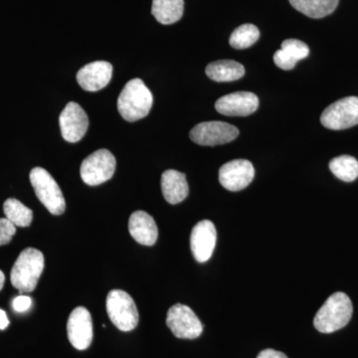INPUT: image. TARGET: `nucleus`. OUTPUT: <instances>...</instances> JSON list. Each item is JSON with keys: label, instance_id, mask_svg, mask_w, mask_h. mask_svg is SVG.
<instances>
[{"label": "nucleus", "instance_id": "1", "mask_svg": "<svg viewBox=\"0 0 358 358\" xmlns=\"http://www.w3.org/2000/svg\"><path fill=\"white\" fill-rule=\"evenodd\" d=\"M353 307L350 296L338 292L329 296L313 320V326L322 334L343 329L352 319Z\"/></svg>", "mask_w": 358, "mask_h": 358}, {"label": "nucleus", "instance_id": "2", "mask_svg": "<svg viewBox=\"0 0 358 358\" xmlns=\"http://www.w3.org/2000/svg\"><path fill=\"white\" fill-rule=\"evenodd\" d=\"M154 98L152 92L145 86L143 80L136 78L124 87L119 99L117 110L122 119L136 122L147 117L152 107Z\"/></svg>", "mask_w": 358, "mask_h": 358}, {"label": "nucleus", "instance_id": "3", "mask_svg": "<svg viewBox=\"0 0 358 358\" xmlns=\"http://www.w3.org/2000/svg\"><path fill=\"white\" fill-rule=\"evenodd\" d=\"M43 270L42 252L34 248L23 250L11 270V284L20 294L31 293L36 288Z\"/></svg>", "mask_w": 358, "mask_h": 358}, {"label": "nucleus", "instance_id": "4", "mask_svg": "<svg viewBox=\"0 0 358 358\" xmlns=\"http://www.w3.org/2000/svg\"><path fill=\"white\" fill-rule=\"evenodd\" d=\"M30 181L36 196L53 215L64 213L66 202L61 188L50 173L42 167H34L30 173Z\"/></svg>", "mask_w": 358, "mask_h": 358}, {"label": "nucleus", "instance_id": "5", "mask_svg": "<svg viewBox=\"0 0 358 358\" xmlns=\"http://www.w3.org/2000/svg\"><path fill=\"white\" fill-rule=\"evenodd\" d=\"M107 313L110 322L122 331H131L138 324V312L131 296L122 289H113L107 296Z\"/></svg>", "mask_w": 358, "mask_h": 358}, {"label": "nucleus", "instance_id": "6", "mask_svg": "<svg viewBox=\"0 0 358 358\" xmlns=\"http://www.w3.org/2000/svg\"><path fill=\"white\" fill-rule=\"evenodd\" d=\"M115 159L110 150H99L90 155L81 164V178L86 185L96 186L110 180L115 171Z\"/></svg>", "mask_w": 358, "mask_h": 358}, {"label": "nucleus", "instance_id": "7", "mask_svg": "<svg viewBox=\"0 0 358 358\" xmlns=\"http://www.w3.org/2000/svg\"><path fill=\"white\" fill-rule=\"evenodd\" d=\"M320 122L324 128L341 131L358 124V96H346L324 110Z\"/></svg>", "mask_w": 358, "mask_h": 358}, {"label": "nucleus", "instance_id": "8", "mask_svg": "<svg viewBox=\"0 0 358 358\" xmlns=\"http://www.w3.org/2000/svg\"><path fill=\"white\" fill-rule=\"evenodd\" d=\"M239 136V129L224 122H204L196 124L190 131L189 138L193 143L205 147L225 145Z\"/></svg>", "mask_w": 358, "mask_h": 358}, {"label": "nucleus", "instance_id": "9", "mask_svg": "<svg viewBox=\"0 0 358 358\" xmlns=\"http://www.w3.org/2000/svg\"><path fill=\"white\" fill-rule=\"evenodd\" d=\"M166 324L171 333L178 338H197L203 331V326L197 315L192 308L181 303H176L169 308Z\"/></svg>", "mask_w": 358, "mask_h": 358}, {"label": "nucleus", "instance_id": "10", "mask_svg": "<svg viewBox=\"0 0 358 358\" xmlns=\"http://www.w3.org/2000/svg\"><path fill=\"white\" fill-rule=\"evenodd\" d=\"M255 169L247 159H234L223 164L219 171V181L224 188L230 192H240L252 182Z\"/></svg>", "mask_w": 358, "mask_h": 358}, {"label": "nucleus", "instance_id": "11", "mask_svg": "<svg viewBox=\"0 0 358 358\" xmlns=\"http://www.w3.org/2000/svg\"><path fill=\"white\" fill-rule=\"evenodd\" d=\"M59 124L63 138L69 143H77L88 129V115L79 103L70 102L61 113Z\"/></svg>", "mask_w": 358, "mask_h": 358}, {"label": "nucleus", "instance_id": "12", "mask_svg": "<svg viewBox=\"0 0 358 358\" xmlns=\"http://www.w3.org/2000/svg\"><path fill=\"white\" fill-rule=\"evenodd\" d=\"M68 338L78 350H85L93 341V322L86 308L78 307L71 313L67 324Z\"/></svg>", "mask_w": 358, "mask_h": 358}, {"label": "nucleus", "instance_id": "13", "mask_svg": "<svg viewBox=\"0 0 358 358\" xmlns=\"http://www.w3.org/2000/svg\"><path fill=\"white\" fill-rule=\"evenodd\" d=\"M217 232L215 226L209 220H202L193 227L190 235V248L195 260L207 262L215 249Z\"/></svg>", "mask_w": 358, "mask_h": 358}, {"label": "nucleus", "instance_id": "14", "mask_svg": "<svg viewBox=\"0 0 358 358\" xmlns=\"http://www.w3.org/2000/svg\"><path fill=\"white\" fill-rule=\"evenodd\" d=\"M258 107V96L250 92L228 94L215 103L216 110L229 117H247L255 113Z\"/></svg>", "mask_w": 358, "mask_h": 358}, {"label": "nucleus", "instance_id": "15", "mask_svg": "<svg viewBox=\"0 0 358 358\" xmlns=\"http://www.w3.org/2000/svg\"><path fill=\"white\" fill-rule=\"evenodd\" d=\"M113 75V66L107 61H96L84 66L77 73L80 86L88 92L102 90L110 83Z\"/></svg>", "mask_w": 358, "mask_h": 358}, {"label": "nucleus", "instance_id": "16", "mask_svg": "<svg viewBox=\"0 0 358 358\" xmlns=\"http://www.w3.org/2000/svg\"><path fill=\"white\" fill-rule=\"evenodd\" d=\"M129 231L138 243L152 246L159 237V229L155 219L145 211H136L129 220Z\"/></svg>", "mask_w": 358, "mask_h": 358}, {"label": "nucleus", "instance_id": "17", "mask_svg": "<svg viewBox=\"0 0 358 358\" xmlns=\"http://www.w3.org/2000/svg\"><path fill=\"white\" fill-rule=\"evenodd\" d=\"M310 48L305 42L298 39H287L282 43V48L275 52V64L280 69L289 71L296 67V63L307 58Z\"/></svg>", "mask_w": 358, "mask_h": 358}, {"label": "nucleus", "instance_id": "18", "mask_svg": "<svg viewBox=\"0 0 358 358\" xmlns=\"http://www.w3.org/2000/svg\"><path fill=\"white\" fill-rule=\"evenodd\" d=\"M162 190L169 204H178L188 196L189 187L185 173L174 169L164 171L162 176Z\"/></svg>", "mask_w": 358, "mask_h": 358}, {"label": "nucleus", "instance_id": "19", "mask_svg": "<svg viewBox=\"0 0 358 358\" xmlns=\"http://www.w3.org/2000/svg\"><path fill=\"white\" fill-rule=\"evenodd\" d=\"M207 77L215 82H232L241 79L245 75L244 66L233 60L212 62L205 70Z\"/></svg>", "mask_w": 358, "mask_h": 358}, {"label": "nucleus", "instance_id": "20", "mask_svg": "<svg viewBox=\"0 0 358 358\" xmlns=\"http://www.w3.org/2000/svg\"><path fill=\"white\" fill-rule=\"evenodd\" d=\"M185 10L183 0H154L152 13L164 25L173 24L181 20Z\"/></svg>", "mask_w": 358, "mask_h": 358}, {"label": "nucleus", "instance_id": "21", "mask_svg": "<svg viewBox=\"0 0 358 358\" xmlns=\"http://www.w3.org/2000/svg\"><path fill=\"white\" fill-rule=\"evenodd\" d=\"M296 10L310 18H322L336 10L339 0H289Z\"/></svg>", "mask_w": 358, "mask_h": 358}, {"label": "nucleus", "instance_id": "22", "mask_svg": "<svg viewBox=\"0 0 358 358\" xmlns=\"http://www.w3.org/2000/svg\"><path fill=\"white\" fill-rule=\"evenodd\" d=\"M6 218L18 227H28L32 222L33 212L31 209L21 203L15 199H7L3 204Z\"/></svg>", "mask_w": 358, "mask_h": 358}, {"label": "nucleus", "instance_id": "23", "mask_svg": "<svg viewBox=\"0 0 358 358\" xmlns=\"http://www.w3.org/2000/svg\"><path fill=\"white\" fill-rule=\"evenodd\" d=\"M329 169L341 180L352 182L358 178V162L350 155L334 157L329 162Z\"/></svg>", "mask_w": 358, "mask_h": 358}, {"label": "nucleus", "instance_id": "24", "mask_svg": "<svg viewBox=\"0 0 358 358\" xmlns=\"http://www.w3.org/2000/svg\"><path fill=\"white\" fill-rule=\"evenodd\" d=\"M260 37L258 27L253 24L239 26L231 34L229 43L235 49H246L256 43Z\"/></svg>", "mask_w": 358, "mask_h": 358}, {"label": "nucleus", "instance_id": "25", "mask_svg": "<svg viewBox=\"0 0 358 358\" xmlns=\"http://www.w3.org/2000/svg\"><path fill=\"white\" fill-rule=\"evenodd\" d=\"M16 233V226L8 219L0 218V246L10 243Z\"/></svg>", "mask_w": 358, "mask_h": 358}, {"label": "nucleus", "instance_id": "26", "mask_svg": "<svg viewBox=\"0 0 358 358\" xmlns=\"http://www.w3.org/2000/svg\"><path fill=\"white\" fill-rule=\"evenodd\" d=\"M31 298L27 296H18L17 298L14 299L13 303V307L17 313L26 312L31 308Z\"/></svg>", "mask_w": 358, "mask_h": 358}, {"label": "nucleus", "instance_id": "27", "mask_svg": "<svg viewBox=\"0 0 358 358\" xmlns=\"http://www.w3.org/2000/svg\"><path fill=\"white\" fill-rule=\"evenodd\" d=\"M257 358H288L285 353L274 350H265L259 353Z\"/></svg>", "mask_w": 358, "mask_h": 358}, {"label": "nucleus", "instance_id": "28", "mask_svg": "<svg viewBox=\"0 0 358 358\" xmlns=\"http://www.w3.org/2000/svg\"><path fill=\"white\" fill-rule=\"evenodd\" d=\"M9 326V320L7 317L6 313L0 308V329H6Z\"/></svg>", "mask_w": 358, "mask_h": 358}, {"label": "nucleus", "instance_id": "29", "mask_svg": "<svg viewBox=\"0 0 358 358\" xmlns=\"http://www.w3.org/2000/svg\"><path fill=\"white\" fill-rule=\"evenodd\" d=\"M4 282H6V275H4L3 272L0 270V291L3 288Z\"/></svg>", "mask_w": 358, "mask_h": 358}]
</instances>
